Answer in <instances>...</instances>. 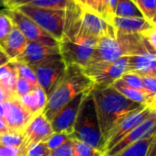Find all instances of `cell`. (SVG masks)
<instances>
[{
  "mask_svg": "<svg viewBox=\"0 0 156 156\" xmlns=\"http://www.w3.org/2000/svg\"><path fill=\"white\" fill-rule=\"evenodd\" d=\"M91 94L96 108L103 147L108 134L118 123L135 110L146 107L126 98L113 87H94Z\"/></svg>",
  "mask_w": 156,
  "mask_h": 156,
  "instance_id": "6da1fadb",
  "label": "cell"
},
{
  "mask_svg": "<svg viewBox=\"0 0 156 156\" xmlns=\"http://www.w3.org/2000/svg\"><path fill=\"white\" fill-rule=\"evenodd\" d=\"M94 87V83L86 74L84 68L76 64L66 65L63 74L47 96L43 114L51 122L55 115L72 99L81 93L93 90Z\"/></svg>",
  "mask_w": 156,
  "mask_h": 156,
  "instance_id": "7a4b0ae2",
  "label": "cell"
},
{
  "mask_svg": "<svg viewBox=\"0 0 156 156\" xmlns=\"http://www.w3.org/2000/svg\"><path fill=\"white\" fill-rule=\"evenodd\" d=\"M71 138L84 141L103 151L102 137L91 93L81 105Z\"/></svg>",
  "mask_w": 156,
  "mask_h": 156,
  "instance_id": "3957f363",
  "label": "cell"
},
{
  "mask_svg": "<svg viewBox=\"0 0 156 156\" xmlns=\"http://www.w3.org/2000/svg\"><path fill=\"white\" fill-rule=\"evenodd\" d=\"M98 41V38L85 34L62 36L59 41L60 55L66 65L76 64L84 68L91 61Z\"/></svg>",
  "mask_w": 156,
  "mask_h": 156,
  "instance_id": "277c9868",
  "label": "cell"
},
{
  "mask_svg": "<svg viewBox=\"0 0 156 156\" xmlns=\"http://www.w3.org/2000/svg\"><path fill=\"white\" fill-rule=\"evenodd\" d=\"M15 9L30 18L56 41L59 42L62 38L66 10L41 9L30 6H20Z\"/></svg>",
  "mask_w": 156,
  "mask_h": 156,
  "instance_id": "5b68a950",
  "label": "cell"
},
{
  "mask_svg": "<svg viewBox=\"0 0 156 156\" xmlns=\"http://www.w3.org/2000/svg\"><path fill=\"white\" fill-rule=\"evenodd\" d=\"M84 71L94 83L95 87H111L128 72V56L109 63L91 62L84 67Z\"/></svg>",
  "mask_w": 156,
  "mask_h": 156,
  "instance_id": "8992f818",
  "label": "cell"
},
{
  "mask_svg": "<svg viewBox=\"0 0 156 156\" xmlns=\"http://www.w3.org/2000/svg\"><path fill=\"white\" fill-rule=\"evenodd\" d=\"M32 69L39 87L46 93L48 96L53 86L63 74L66 64L62 59L60 54L53 55L43 62L30 66Z\"/></svg>",
  "mask_w": 156,
  "mask_h": 156,
  "instance_id": "52a82bcc",
  "label": "cell"
},
{
  "mask_svg": "<svg viewBox=\"0 0 156 156\" xmlns=\"http://www.w3.org/2000/svg\"><path fill=\"white\" fill-rule=\"evenodd\" d=\"M4 11L9 17L13 25L20 30V32L29 41H37L51 46L59 45L58 41H56L51 36L41 29L34 21L19 11L17 9L9 8L5 9Z\"/></svg>",
  "mask_w": 156,
  "mask_h": 156,
  "instance_id": "ba28073f",
  "label": "cell"
},
{
  "mask_svg": "<svg viewBox=\"0 0 156 156\" xmlns=\"http://www.w3.org/2000/svg\"><path fill=\"white\" fill-rule=\"evenodd\" d=\"M123 56H129L127 44L122 36L117 32L116 36H104L98 39L91 62H113Z\"/></svg>",
  "mask_w": 156,
  "mask_h": 156,
  "instance_id": "9c48e42d",
  "label": "cell"
},
{
  "mask_svg": "<svg viewBox=\"0 0 156 156\" xmlns=\"http://www.w3.org/2000/svg\"><path fill=\"white\" fill-rule=\"evenodd\" d=\"M91 91L92 90L87 91L76 96L55 115L51 121L53 133H62L72 137L74 123L79 114L81 105Z\"/></svg>",
  "mask_w": 156,
  "mask_h": 156,
  "instance_id": "30bf717a",
  "label": "cell"
},
{
  "mask_svg": "<svg viewBox=\"0 0 156 156\" xmlns=\"http://www.w3.org/2000/svg\"><path fill=\"white\" fill-rule=\"evenodd\" d=\"M4 122L10 132L23 133L34 117L21 104L20 98H12L3 103Z\"/></svg>",
  "mask_w": 156,
  "mask_h": 156,
  "instance_id": "8fae6325",
  "label": "cell"
},
{
  "mask_svg": "<svg viewBox=\"0 0 156 156\" xmlns=\"http://www.w3.org/2000/svg\"><path fill=\"white\" fill-rule=\"evenodd\" d=\"M151 113L152 111L146 106L138 110H135L134 112L130 113L126 118H124L119 123L116 125V127L108 134L104 143L103 152L105 153L106 151L110 150L120 140H122L129 131H131L141 121H143L146 118H148Z\"/></svg>",
  "mask_w": 156,
  "mask_h": 156,
  "instance_id": "7c38bea8",
  "label": "cell"
},
{
  "mask_svg": "<svg viewBox=\"0 0 156 156\" xmlns=\"http://www.w3.org/2000/svg\"><path fill=\"white\" fill-rule=\"evenodd\" d=\"M156 133V113L152 112L148 118L141 121L137 127L129 131L110 150L104 153V156H115L127 147Z\"/></svg>",
  "mask_w": 156,
  "mask_h": 156,
  "instance_id": "4fadbf2b",
  "label": "cell"
},
{
  "mask_svg": "<svg viewBox=\"0 0 156 156\" xmlns=\"http://www.w3.org/2000/svg\"><path fill=\"white\" fill-rule=\"evenodd\" d=\"M52 134L53 130L51 122L45 117L43 112L39 113L32 118L23 132L25 146L28 149V147L32 144L45 142Z\"/></svg>",
  "mask_w": 156,
  "mask_h": 156,
  "instance_id": "5bb4252c",
  "label": "cell"
},
{
  "mask_svg": "<svg viewBox=\"0 0 156 156\" xmlns=\"http://www.w3.org/2000/svg\"><path fill=\"white\" fill-rule=\"evenodd\" d=\"M57 54H60L59 45L51 46L37 41H28L24 51L14 61L23 62L30 67Z\"/></svg>",
  "mask_w": 156,
  "mask_h": 156,
  "instance_id": "9a60e30c",
  "label": "cell"
},
{
  "mask_svg": "<svg viewBox=\"0 0 156 156\" xmlns=\"http://www.w3.org/2000/svg\"><path fill=\"white\" fill-rule=\"evenodd\" d=\"M128 72H134L141 76H156V51H147L128 56Z\"/></svg>",
  "mask_w": 156,
  "mask_h": 156,
  "instance_id": "2e32d148",
  "label": "cell"
},
{
  "mask_svg": "<svg viewBox=\"0 0 156 156\" xmlns=\"http://www.w3.org/2000/svg\"><path fill=\"white\" fill-rule=\"evenodd\" d=\"M110 24L117 31L130 34H141L153 28L150 21L143 17L120 18L113 16Z\"/></svg>",
  "mask_w": 156,
  "mask_h": 156,
  "instance_id": "e0dca14e",
  "label": "cell"
},
{
  "mask_svg": "<svg viewBox=\"0 0 156 156\" xmlns=\"http://www.w3.org/2000/svg\"><path fill=\"white\" fill-rule=\"evenodd\" d=\"M28 41L20 30L14 26L5 41L0 44V47L9 61H14L24 51Z\"/></svg>",
  "mask_w": 156,
  "mask_h": 156,
  "instance_id": "ac0fdd59",
  "label": "cell"
},
{
  "mask_svg": "<svg viewBox=\"0 0 156 156\" xmlns=\"http://www.w3.org/2000/svg\"><path fill=\"white\" fill-rule=\"evenodd\" d=\"M74 4L73 0H8L5 9L30 6L41 9L66 10L71 9Z\"/></svg>",
  "mask_w": 156,
  "mask_h": 156,
  "instance_id": "d6986e66",
  "label": "cell"
},
{
  "mask_svg": "<svg viewBox=\"0 0 156 156\" xmlns=\"http://www.w3.org/2000/svg\"><path fill=\"white\" fill-rule=\"evenodd\" d=\"M21 104L33 116L43 112L47 103V95L40 87H37L34 90L20 98Z\"/></svg>",
  "mask_w": 156,
  "mask_h": 156,
  "instance_id": "ffe728a7",
  "label": "cell"
},
{
  "mask_svg": "<svg viewBox=\"0 0 156 156\" xmlns=\"http://www.w3.org/2000/svg\"><path fill=\"white\" fill-rule=\"evenodd\" d=\"M111 87H113L119 93H120L126 98L133 102H136L144 106H147L150 102V98L143 91L137 90V89L128 87L120 79L117 80Z\"/></svg>",
  "mask_w": 156,
  "mask_h": 156,
  "instance_id": "44dd1931",
  "label": "cell"
},
{
  "mask_svg": "<svg viewBox=\"0 0 156 156\" xmlns=\"http://www.w3.org/2000/svg\"><path fill=\"white\" fill-rule=\"evenodd\" d=\"M154 134L127 147L126 149H124L115 156H146L149 145Z\"/></svg>",
  "mask_w": 156,
  "mask_h": 156,
  "instance_id": "7402d4cb",
  "label": "cell"
},
{
  "mask_svg": "<svg viewBox=\"0 0 156 156\" xmlns=\"http://www.w3.org/2000/svg\"><path fill=\"white\" fill-rule=\"evenodd\" d=\"M114 16L120 18L142 17L131 0H118L114 9Z\"/></svg>",
  "mask_w": 156,
  "mask_h": 156,
  "instance_id": "603a6c76",
  "label": "cell"
},
{
  "mask_svg": "<svg viewBox=\"0 0 156 156\" xmlns=\"http://www.w3.org/2000/svg\"><path fill=\"white\" fill-rule=\"evenodd\" d=\"M73 156H104V152L84 141L72 139Z\"/></svg>",
  "mask_w": 156,
  "mask_h": 156,
  "instance_id": "cb8c5ba5",
  "label": "cell"
},
{
  "mask_svg": "<svg viewBox=\"0 0 156 156\" xmlns=\"http://www.w3.org/2000/svg\"><path fill=\"white\" fill-rule=\"evenodd\" d=\"M73 2L79 8L90 10L106 20L104 0H73Z\"/></svg>",
  "mask_w": 156,
  "mask_h": 156,
  "instance_id": "d4e9b609",
  "label": "cell"
},
{
  "mask_svg": "<svg viewBox=\"0 0 156 156\" xmlns=\"http://www.w3.org/2000/svg\"><path fill=\"white\" fill-rule=\"evenodd\" d=\"M141 16L150 20L156 10V0H131Z\"/></svg>",
  "mask_w": 156,
  "mask_h": 156,
  "instance_id": "484cf974",
  "label": "cell"
},
{
  "mask_svg": "<svg viewBox=\"0 0 156 156\" xmlns=\"http://www.w3.org/2000/svg\"><path fill=\"white\" fill-rule=\"evenodd\" d=\"M0 144L10 147H26L23 133L10 131L0 135Z\"/></svg>",
  "mask_w": 156,
  "mask_h": 156,
  "instance_id": "4316f807",
  "label": "cell"
},
{
  "mask_svg": "<svg viewBox=\"0 0 156 156\" xmlns=\"http://www.w3.org/2000/svg\"><path fill=\"white\" fill-rule=\"evenodd\" d=\"M12 62H14L17 73L20 76L23 77L24 79H26L27 81H29L30 84H32L34 86H39L37 78H36L32 69L29 65H27L23 62H17V61H12Z\"/></svg>",
  "mask_w": 156,
  "mask_h": 156,
  "instance_id": "83f0119b",
  "label": "cell"
},
{
  "mask_svg": "<svg viewBox=\"0 0 156 156\" xmlns=\"http://www.w3.org/2000/svg\"><path fill=\"white\" fill-rule=\"evenodd\" d=\"M120 80H121L125 85H127L128 87H131V88H134V89H137V90L143 91L141 75H140V74L137 73H134V72H127V73H125L121 76ZM143 92H144V91H143ZM144 93H145V92H144Z\"/></svg>",
  "mask_w": 156,
  "mask_h": 156,
  "instance_id": "f1b7e54d",
  "label": "cell"
},
{
  "mask_svg": "<svg viewBox=\"0 0 156 156\" xmlns=\"http://www.w3.org/2000/svg\"><path fill=\"white\" fill-rule=\"evenodd\" d=\"M13 28L14 25L9 17L6 14L4 10L0 11V44L5 41Z\"/></svg>",
  "mask_w": 156,
  "mask_h": 156,
  "instance_id": "f546056e",
  "label": "cell"
},
{
  "mask_svg": "<svg viewBox=\"0 0 156 156\" xmlns=\"http://www.w3.org/2000/svg\"><path fill=\"white\" fill-rule=\"evenodd\" d=\"M37 87H39V86H34V85L30 84L29 81H27L23 77H21L18 74L17 83H16V96L18 98H20L21 97H23V96L27 95L28 93L31 92L32 90H34Z\"/></svg>",
  "mask_w": 156,
  "mask_h": 156,
  "instance_id": "4dcf8cb0",
  "label": "cell"
},
{
  "mask_svg": "<svg viewBox=\"0 0 156 156\" xmlns=\"http://www.w3.org/2000/svg\"><path fill=\"white\" fill-rule=\"evenodd\" d=\"M51 150L46 142H39L28 147L26 156H50Z\"/></svg>",
  "mask_w": 156,
  "mask_h": 156,
  "instance_id": "1f68e13d",
  "label": "cell"
},
{
  "mask_svg": "<svg viewBox=\"0 0 156 156\" xmlns=\"http://www.w3.org/2000/svg\"><path fill=\"white\" fill-rule=\"evenodd\" d=\"M142 78V88L145 94L151 99L156 95V76L144 75Z\"/></svg>",
  "mask_w": 156,
  "mask_h": 156,
  "instance_id": "d6a6232c",
  "label": "cell"
},
{
  "mask_svg": "<svg viewBox=\"0 0 156 156\" xmlns=\"http://www.w3.org/2000/svg\"><path fill=\"white\" fill-rule=\"evenodd\" d=\"M71 136L62 133H53L45 142L50 150L56 149L71 140Z\"/></svg>",
  "mask_w": 156,
  "mask_h": 156,
  "instance_id": "836d02e7",
  "label": "cell"
},
{
  "mask_svg": "<svg viewBox=\"0 0 156 156\" xmlns=\"http://www.w3.org/2000/svg\"><path fill=\"white\" fill-rule=\"evenodd\" d=\"M26 147H10L0 144V156H26Z\"/></svg>",
  "mask_w": 156,
  "mask_h": 156,
  "instance_id": "e575fe53",
  "label": "cell"
},
{
  "mask_svg": "<svg viewBox=\"0 0 156 156\" xmlns=\"http://www.w3.org/2000/svg\"><path fill=\"white\" fill-rule=\"evenodd\" d=\"M50 156H73V147H72V139L64 143L63 145L51 150Z\"/></svg>",
  "mask_w": 156,
  "mask_h": 156,
  "instance_id": "d590c367",
  "label": "cell"
},
{
  "mask_svg": "<svg viewBox=\"0 0 156 156\" xmlns=\"http://www.w3.org/2000/svg\"><path fill=\"white\" fill-rule=\"evenodd\" d=\"M141 35L147 41L148 44L156 51V27H153L152 29L141 33Z\"/></svg>",
  "mask_w": 156,
  "mask_h": 156,
  "instance_id": "8d00e7d4",
  "label": "cell"
},
{
  "mask_svg": "<svg viewBox=\"0 0 156 156\" xmlns=\"http://www.w3.org/2000/svg\"><path fill=\"white\" fill-rule=\"evenodd\" d=\"M118 0H104L105 12H106V20L110 23L112 17L114 16V9L116 7Z\"/></svg>",
  "mask_w": 156,
  "mask_h": 156,
  "instance_id": "74e56055",
  "label": "cell"
},
{
  "mask_svg": "<svg viewBox=\"0 0 156 156\" xmlns=\"http://www.w3.org/2000/svg\"><path fill=\"white\" fill-rule=\"evenodd\" d=\"M146 156H156V133L153 135V137L151 140Z\"/></svg>",
  "mask_w": 156,
  "mask_h": 156,
  "instance_id": "f35d334b",
  "label": "cell"
},
{
  "mask_svg": "<svg viewBox=\"0 0 156 156\" xmlns=\"http://www.w3.org/2000/svg\"><path fill=\"white\" fill-rule=\"evenodd\" d=\"M147 107L154 113H156V95L151 99V101L149 102V104L147 105Z\"/></svg>",
  "mask_w": 156,
  "mask_h": 156,
  "instance_id": "ab89813d",
  "label": "cell"
},
{
  "mask_svg": "<svg viewBox=\"0 0 156 156\" xmlns=\"http://www.w3.org/2000/svg\"><path fill=\"white\" fill-rule=\"evenodd\" d=\"M9 130L7 127V125L5 124V122L2 120V119H0V135L1 134H5V133H8Z\"/></svg>",
  "mask_w": 156,
  "mask_h": 156,
  "instance_id": "60d3db41",
  "label": "cell"
},
{
  "mask_svg": "<svg viewBox=\"0 0 156 156\" xmlns=\"http://www.w3.org/2000/svg\"><path fill=\"white\" fill-rule=\"evenodd\" d=\"M8 99H9V96L0 88V103H4V102H6Z\"/></svg>",
  "mask_w": 156,
  "mask_h": 156,
  "instance_id": "b9f144b4",
  "label": "cell"
},
{
  "mask_svg": "<svg viewBox=\"0 0 156 156\" xmlns=\"http://www.w3.org/2000/svg\"><path fill=\"white\" fill-rule=\"evenodd\" d=\"M8 62H9V60L7 58V56L3 52H0V66L7 63Z\"/></svg>",
  "mask_w": 156,
  "mask_h": 156,
  "instance_id": "7bdbcfd3",
  "label": "cell"
},
{
  "mask_svg": "<svg viewBox=\"0 0 156 156\" xmlns=\"http://www.w3.org/2000/svg\"><path fill=\"white\" fill-rule=\"evenodd\" d=\"M149 21H150V23H151L153 27H156V10H155L154 14L152 15L151 19Z\"/></svg>",
  "mask_w": 156,
  "mask_h": 156,
  "instance_id": "ee69618b",
  "label": "cell"
},
{
  "mask_svg": "<svg viewBox=\"0 0 156 156\" xmlns=\"http://www.w3.org/2000/svg\"><path fill=\"white\" fill-rule=\"evenodd\" d=\"M0 119L4 121V107L3 103H0Z\"/></svg>",
  "mask_w": 156,
  "mask_h": 156,
  "instance_id": "f6af8a7d",
  "label": "cell"
},
{
  "mask_svg": "<svg viewBox=\"0 0 156 156\" xmlns=\"http://www.w3.org/2000/svg\"><path fill=\"white\" fill-rule=\"evenodd\" d=\"M6 4H7V0H0V6L6 7Z\"/></svg>",
  "mask_w": 156,
  "mask_h": 156,
  "instance_id": "bcb514c9",
  "label": "cell"
},
{
  "mask_svg": "<svg viewBox=\"0 0 156 156\" xmlns=\"http://www.w3.org/2000/svg\"><path fill=\"white\" fill-rule=\"evenodd\" d=\"M0 52H3V51H2V50H1V48H0Z\"/></svg>",
  "mask_w": 156,
  "mask_h": 156,
  "instance_id": "7dc6e473",
  "label": "cell"
},
{
  "mask_svg": "<svg viewBox=\"0 0 156 156\" xmlns=\"http://www.w3.org/2000/svg\"><path fill=\"white\" fill-rule=\"evenodd\" d=\"M7 1H8V0H7Z\"/></svg>",
  "mask_w": 156,
  "mask_h": 156,
  "instance_id": "c3c4849f",
  "label": "cell"
}]
</instances>
